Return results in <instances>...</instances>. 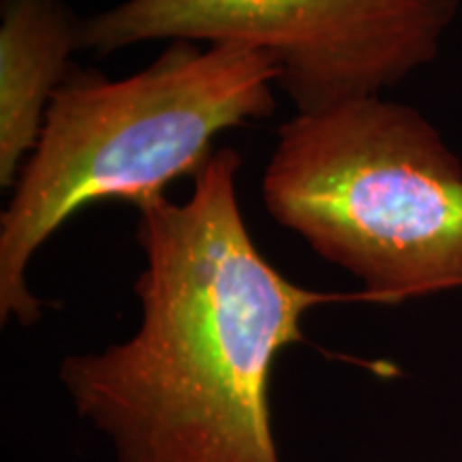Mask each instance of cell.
<instances>
[{
  "label": "cell",
  "mask_w": 462,
  "mask_h": 462,
  "mask_svg": "<svg viewBox=\"0 0 462 462\" xmlns=\"http://www.w3.org/2000/svg\"><path fill=\"white\" fill-rule=\"evenodd\" d=\"M240 165L234 148H218L184 204L161 195L137 206L140 330L60 364L78 413L120 462H281L276 357L302 343L310 309L364 300L300 287L262 255L240 210Z\"/></svg>",
  "instance_id": "6da1fadb"
},
{
  "label": "cell",
  "mask_w": 462,
  "mask_h": 462,
  "mask_svg": "<svg viewBox=\"0 0 462 462\" xmlns=\"http://www.w3.org/2000/svg\"><path fill=\"white\" fill-rule=\"evenodd\" d=\"M279 67L242 43L170 42L143 71L109 79L71 69L0 218V317L42 319L28 289L34 253L86 206H142L195 176L223 131L268 118Z\"/></svg>",
  "instance_id": "7a4b0ae2"
},
{
  "label": "cell",
  "mask_w": 462,
  "mask_h": 462,
  "mask_svg": "<svg viewBox=\"0 0 462 462\" xmlns=\"http://www.w3.org/2000/svg\"><path fill=\"white\" fill-rule=\"evenodd\" d=\"M263 204L374 304L462 287V163L418 109L364 97L279 129Z\"/></svg>",
  "instance_id": "3957f363"
},
{
  "label": "cell",
  "mask_w": 462,
  "mask_h": 462,
  "mask_svg": "<svg viewBox=\"0 0 462 462\" xmlns=\"http://www.w3.org/2000/svg\"><path fill=\"white\" fill-rule=\"evenodd\" d=\"M460 0H126L82 20L99 54L143 42L265 51L298 114L379 97L439 54Z\"/></svg>",
  "instance_id": "277c9868"
},
{
  "label": "cell",
  "mask_w": 462,
  "mask_h": 462,
  "mask_svg": "<svg viewBox=\"0 0 462 462\" xmlns=\"http://www.w3.org/2000/svg\"><path fill=\"white\" fill-rule=\"evenodd\" d=\"M79 26L62 0H3L0 5V184L17 176L42 137L56 90L67 79Z\"/></svg>",
  "instance_id": "5b68a950"
}]
</instances>
